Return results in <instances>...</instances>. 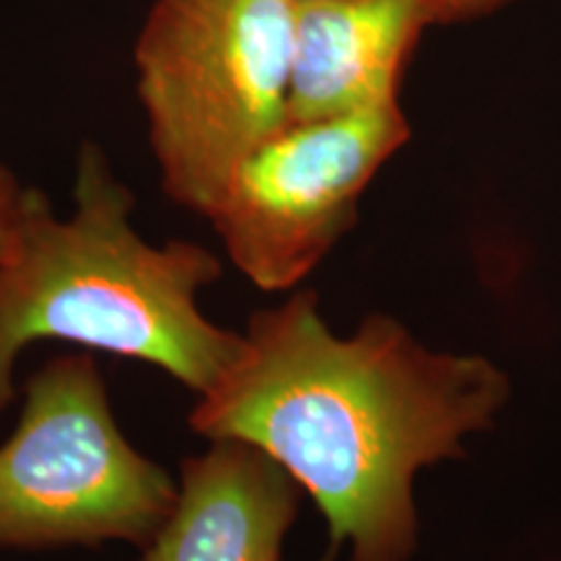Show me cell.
<instances>
[{"label": "cell", "instance_id": "cell-6", "mask_svg": "<svg viewBox=\"0 0 561 561\" xmlns=\"http://www.w3.org/2000/svg\"><path fill=\"white\" fill-rule=\"evenodd\" d=\"M301 486L261 447L210 439L180 462L178 496L138 561H280Z\"/></svg>", "mask_w": 561, "mask_h": 561}, {"label": "cell", "instance_id": "cell-1", "mask_svg": "<svg viewBox=\"0 0 561 561\" xmlns=\"http://www.w3.org/2000/svg\"><path fill=\"white\" fill-rule=\"evenodd\" d=\"M242 339L191 430L278 460L325 517L328 561L343 546L348 561H409L416 473L460 458L462 439L494 424L510 377L486 356L426 348L385 314L333 333L314 291L257 310Z\"/></svg>", "mask_w": 561, "mask_h": 561}, {"label": "cell", "instance_id": "cell-8", "mask_svg": "<svg viewBox=\"0 0 561 561\" xmlns=\"http://www.w3.org/2000/svg\"><path fill=\"white\" fill-rule=\"evenodd\" d=\"M26 195H30V185H24L19 174L0 161V255L9 248L13 231H16Z\"/></svg>", "mask_w": 561, "mask_h": 561}, {"label": "cell", "instance_id": "cell-7", "mask_svg": "<svg viewBox=\"0 0 561 561\" xmlns=\"http://www.w3.org/2000/svg\"><path fill=\"white\" fill-rule=\"evenodd\" d=\"M430 24L426 0L294 3L289 123L398 102L405 62Z\"/></svg>", "mask_w": 561, "mask_h": 561}, {"label": "cell", "instance_id": "cell-9", "mask_svg": "<svg viewBox=\"0 0 561 561\" xmlns=\"http://www.w3.org/2000/svg\"><path fill=\"white\" fill-rule=\"evenodd\" d=\"M432 9L434 24H453V21H468L476 16L502 9L510 0H426Z\"/></svg>", "mask_w": 561, "mask_h": 561}, {"label": "cell", "instance_id": "cell-5", "mask_svg": "<svg viewBox=\"0 0 561 561\" xmlns=\"http://www.w3.org/2000/svg\"><path fill=\"white\" fill-rule=\"evenodd\" d=\"M409 138L401 102L286 123L210 210L229 263L263 291L299 286L354 229L362 193Z\"/></svg>", "mask_w": 561, "mask_h": 561}, {"label": "cell", "instance_id": "cell-10", "mask_svg": "<svg viewBox=\"0 0 561 561\" xmlns=\"http://www.w3.org/2000/svg\"><path fill=\"white\" fill-rule=\"evenodd\" d=\"M289 3H305V0H289Z\"/></svg>", "mask_w": 561, "mask_h": 561}, {"label": "cell", "instance_id": "cell-4", "mask_svg": "<svg viewBox=\"0 0 561 561\" xmlns=\"http://www.w3.org/2000/svg\"><path fill=\"white\" fill-rule=\"evenodd\" d=\"M174 496L178 479L117 426L91 351L55 356L26 380L0 445V549H146Z\"/></svg>", "mask_w": 561, "mask_h": 561}, {"label": "cell", "instance_id": "cell-2", "mask_svg": "<svg viewBox=\"0 0 561 561\" xmlns=\"http://www.w3.org/2000/svg\"><path fill=\"white\" fill-rule=\"evenodd\" d=\"M133 210V191L96 144L76 153L66 216L30 185L0 255V416L16 398L19 356L39 341L151 364L195 396L240 356L242 333L198 307L203 286L221 278L219 257L195 242L151 244Z\"/></svg>", "mask_w": 561, "mask_h": 561}, {"label": "cell", "instance_id": "cell-3", "mask_svg": "<svg viewBox=\"0 0 561 561\" xmlns=\"http://www.w3.org/2000/svg\"><path fill=\"white\" fill-rule=\"evenodd\" d=\"M291 34L289 0H153L133 66L167 198L208 219L289 123Z\"/></svg>", "mask_w": 561, "mask_h": 561}]
</instances>
